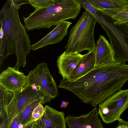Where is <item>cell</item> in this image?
I'll return each instance as SVG.
<instances>
[{"instance_id":"cell-23","label":"cell","mask_w":128,"mask_h":128,"mask_svg":"<svg viewBox=\"0 0 128 128\" xmlns=\"http://www.w3.org/2000/svg\"><path fill=\"white\" fill-rule=\"evenodd\" d=\"M118 125L116 128H128V122L125 121L121 118L118 120Z\"/></svg>"},{"instance_id":"cell-9","label":"cell","mask_w":128,"mask_h":128,"mask_svg":"<svg viewBox=\"0 0 128 128\" xmlns=\"http://www.w3.org/2000/svg\"><path fill=\"white\" fill-rule=\"evenodd\" d=\"M97 108L86 114L75 116L68 115L65 118L68 128H104L98 118Z\"/></svg>"},{"instance_id":"cell-19","label":"cell","mask_w":128,"mask_h":128,"mask_svg":"<svg viewBox=\"0 0 128 128\" xmlns=\"http://www.w3.org/2000/svg\"><path fill=\"white\" fill-rule=\"evenodd\" d=\"M54 0H28L29 3L35 10L48 7L51 5Z\"/></svg>"},{"instance_id":"cell-18","label":"cell","mask_w":128,"mask_h":128,"mask_svg":"<svg viewBox=\"0 0 128 128\" xmlns=\"http://www.w3.org/2000/svg\"><path fill=\"white\" fill-rule=\"evenodd\" d=\"M14 94L4 90L0 86V110L8 105L13 98Z\"/></svg>"},{"instance_id":"cell-21","label":"cell","mask_w":128,"mask_h":128,"mask_svg":"<svg viewBox=\"0 0 128 128\" xmlns=\"http://www.w3.org/2000/svg\"><path fill=\"white\" fill-rule=\"evenodd\" d=\"M24 126L20 122L17 116L13 120L9 128H24Z\"/></svg>"},{"instance_id":"cell-13","label":"cell","mask_w":128,"mask_h":128,"mask_svg":"<svg viewBox=\"0 0 128 128\" xmlns=\"http://www.w3.org/2000/svg\"><path fill=\"white\" fill-rule=\"evenodd\" d=\"M83 55L78 53L67 54L65 51L58 57L57 65L62 80H69Z\"/></svg>"},{"instance_id":"cell-2","label":"cell","mask_w":128,"mask_h":128,"mask_svg":"<svg viewBox=\"0 0 128 128\" xmlns=\"http://www.w3.org/2000/svg\"><path fill=\"white\" fill-rule=\"evenodd\" d=\"M0 12V24L4 35L0 39V65L9 55L15 54L17 60L14 68L18 70L26 65L27 56L31 50V41L25 26L20 22L18 9L11 2L9 6L3 7Z\"/></svg>"},{"instance_id":"cell-11","label":"cell","mask_w":128,"mask_h":128,"mask_svg":"<svg viewBox=\"0 0 128 128\" xmlns=\"http://www.w3.org/2000/svg\"><path fill=\"white\" fill-rule=\"evenodd\" d=\"M72 24L66 20L61 22L40 40L31 45V49L35 50L48 45L59 42L67 34L68 28Z\"/></svg>"},{"instance_id":"cell-24","label":"cell","mask_w":128,"mask_h":128,"mask_svg":"<svg viewBox=\"0 0 128 128\" xmlns=\"http://www.w3.org/2000/svg\"><path fill=\"white\" fill-rule=\"evenodd\" d=\"M36 121L30 122L24 126V128H36Z\"/></svg>"},{"instance_id":"cell-10","label":"cell","mask_w":128,"mask_h":128,"mask_svg":"<svg viewBox=\"0 0 128 128\" xmlns=\"http://www.w3.org/2000/svg\"><path fill=\"white\" fill-rule=\"evenodd\" d=\"M43 115L37 121L36 128H66V121L63 112L46 105Z\"/></svg>"},{"instance_id":"cell-15","label":"cell","mask_w":128,"mask_h":128,"mask_svg":"<svg viewBox=\"0 0 128 128\" xmlns=\"http://www.w3.org/2000/svg\"><path fill=\"white\" fill-rule=\"evenodd\" d=\"M97 11L104 10L122 11L128 6L127 0H88Z\"/></svg>"},{"instance_id":"cell-25","label":"cell","mask_w":128,"mask_h":128,"mask_svg":"<svg viewBox=\"0 0 128 128\" xmlns=\"http://www.w3.org/2000/svg\"><path fill=\"white\" fill-rule=\"evenodd\" d=\"M69 103V102H66L64 101H62L60 106V108H66L68 106Z\"/></svg>"},{"instance_id":"cell-1","label":"cell","mask_w":128,"mask_h":128,"mask_svg":"<svg viewBox=\"0 0 128 128\" xmlns=\"http://www.w3.org/2000/svg\"><path fill=\"white\" fill-rule=\"evenodd\" d=\"M128 80V64L116 62L95 67L76 80H62L58 88L69 90L81 101L95 107L121 90Z\"/></svg>"},{"instance_id":"cell-5","label":"cell","mask_w":128,"mask_h":128,"mask_svg":"<svg viewBox=\"0 0 128 128\" xmlns=\"http://www.w3.org/2000/svg\"><path fill=\"white\" fill-rule=\"evenodd\" d=\"M43 96L40 92L26 85L14 94L10 103L0 110V128H9L17 116L34 101Z\"/></svg>"},{"instance_id":"cell-6","label":"cell","mask_w":128,"mask_h":128,"mask_svg":"<svg viewBox=\"0 0 128 128\" xmlns=\"http://www.w3.org/2000/svg\"><path fill=\"white\" fill-rule=\"evenodd\" d=\"M26 80L28 86L40 92L44 97L52 99L58 95L56 84L46 63H40L30 71Z\"/></svg>"},{"instance_id":"cell-20","label":"cell","mask_w":128,"mask_h":128,"mask_svg":"<svg viewBox=\"0 0 128 128\" xmlns=\"http://www.w3.org/2000/svg\"><path fill=\"white\" fill-rule=\"evenodd\" d=\"M43 105L40 104L34 109L32 113L30 122L37 121L43 115L44 110Z\"/></svg>"},{"instance_id":"cell-17","label":"cell","mask_w":128,"mask_h":128,"mask_svg":"<svg viewBox=\"0 0 128 128\" xmlns=\"http://www.w3.org/2000/svg\"><path fill=\"white\" fill-rule=\"evenodd\" d=\"M114 20V25H128V12L104 10L97 11Z\"/></svg>"},{"instance_id":"cell-27","label":"cell","mask_w":128,"mask_h":128,"mask_svg":"<svg viewBox=\"0 0 128 128\" xmlns=\"http://www.w3.org/2000/svg\"><path fill=\"white\" fill-rule=\"evenodd\" d=\"M127 1L128 2V0H127ZM121 11L126 12H128V6L125 9Z\"/></svg>"},{"instance_id":"cell-3","label":"cell","mask_w":128,"mask_h":128,"mask_svg":"<svg viewBox=\"0 0 128 128\" xmlns=\"http://www.w3.org/2000/svg\"><path fill=\"white\" fill-rule=\"evenodd\" d=\"M81 7L76 0H54L50 6L35 10L26 18L23 17L27 30L50 29L69 19H75Z\"/></svg>"},{"instance_id":"cell-26","label":"cell","mask_w":128,"mask_h":128,"mask_svg":"<svg viewBox=\"0 0 128 128\" xmlns=\"http://www.w3.org/2000/svg\"><path fill=\"white\" fill-rule=\"evenodd\" d=\"M4 35V32L2 27L0 26V39H2Z\"/></svg>"},{"instance_id":"cell-14","label":"cell","mask_w":128,"mask_h":128,"mask_svg":"<svg viewBox=\"0 0 128 128\" xmlns=\"http://www.w3.org/2000/svg\"><path fill=\"white\" fill-rule=\"evenodd\" d=\"M95 50L83 55L69 80H76L85 75L95 68Z\"/></svg>"},{"instance_id":"cell-8","label":"cell","mask_w":128,"mask_h":128,"mask_svg":"<svg viewBox=\"0 0 128 128\" xmlns=\"http://www.w3.org/2000/svg\"><path fill=\"white\" fill-rule=\"evenodd\" d=\"M27 85L26 76L12 67H8L0 74V86L14 94Z\"/></svg>"},{"instance_id":"cell-4","label":"cell","mask_w":128,"mask_h":128,"mask_svg":"<svg viewBox=\"0 0 128 128\" xmlns=\"http://www.w3.org/2000/svg\"><path fill=\"white\" fill-rule=\"evenodd\" d=\"M97 21L89 11L85 10L69 32V37L66 47L67 54H80L87 50H94L96 44L94 32Z\"/></svg>"},{"instance_id":"cell-12","label":"cell","mask_w":128,"mask_h":128,"mask_svg":"<svg viewBox=\"0 0 128 128\" xmlns=\"http://www.w3.org/2000/svg\"><path fill=\"white\" fill-rule=\"evenodd\" d=\"M95 54V67L116 62L111 45L104 36L100 35L97 41Z\"/></svg>"},{"instance_id":"cell-7","label":"cell","mask_w":128,"mask_h":128,"mask_svg":"<svg viewBox=\"0 0 128 128\" xmlns=\"http://www.w3.org/2000/svg\"><path fill=\"white\" fill-rule=\"evenodd\" d=\"M128 108V89L120 90L108 96L98 106V114L106 124L118 120Z\"/></svg>"},{"instance_id":"cell-22","label":"cell","mask_w":128,"mask_h":128,"mask_svg":"<svg viewBox=\"0 0 128 128\" xmlns=\"http://www.w3.org/2000/svg\"><path fill=\"white\" fill-rule=\"evenodd\" d=\"M15 8L19 9L20 6L22 4H29L28 0H11Z\"/></svg>"},{"instance_id":"cell-16","label":"cell","mask_w":128,"mask_h":128,"mask_svg":"<svg viewBox=\"0 0 128 128\" xmlns=\"http://www.w3.org/2000/svg\"><path fill=\"white\" fill-rule=\"evenodd\" d=\"M51 100L44 96L34 101L18 115L20 123L24 126L30 122L32 113L34 109L39 104L44 105L50 102Z\"/></svg>"}]
</instances>
